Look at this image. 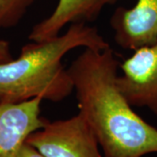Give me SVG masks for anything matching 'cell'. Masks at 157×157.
I'll return each instance as SVG.
<instances>
[{"instance_id":"obj_1","label":"cell","mask_w":157,"mask_h":157,"mask_svg":"<svg viewBox=\"0 0 157 157\" xmlns=\"http://www.w3.org/2000/svg\"><path fill=\"white\" fill-rule=\"evenodd\" d=\"M119 63L113 49L85 48L67 68L78 113L95 135L104 157L157 154V128L134 111L116 83Z\"/></svg>"},{"instance_id":"obj_2","label":"cell","mask_w":157,"mask_h":157,"mask_svg":"<svg viewBox=\"0 0 157 157\" xmlns=\"http://www.w3.org/2000/svg\"><path fill=\"white\" fill-rule=\"evenodd\" d=\"M110 45L98 29L74 23L63 34L26 44L16 59L0 64V102L18 103L41 97L59 102L73 92L64 57L78 47L104 50Z\"/></svg>"},{"instance_id":"obj_3","label":"cell","mask_w":157,"mask_h":157,"mask_svg":"<svg viewBox=\"0 0 157 157\" xmlns=\"http://www.w3.org/2000/svg\"><path fill=\"white\" fill-rule=\"evenodd\" d=\"M26 142L45 157H104L93 130L79 113L66 120H46Z\"/></svg>"},{"instance_id":"obj_4","label":"cell","mask_w":157,"mask_h":157,"mask_svg":"<svg viewBox=\"0 0 157 157\" xmlns=\"http://www.w3.org/2000/svg\"><path fill=\"white\" fill-rule=\"evenodd\" d=\"M116 83L132 107H147L157 117V42L133 51L119 66Z\"/></svg>"},{"instance_id":"obj_5","label":"cell","mask_w":157,"mask_h":157,"mask_svg":"<svg viewBox=\"0 0 157 157\" xmlns=\"http://www.w3.org/2000/svg\"><path fill=\"white\" fill-rule=\"evenodd\" d=\"M115 43L135 51L157 42V0H137L131 8L118 7L110 18Z\"/></svg>"},{"instance_id":"obj_6","label":"cell","mask_w":157,"mask_h":157,"mask_svg":"<svg viewBox=\"0 0 157 157\" xmlns=\"http://www.w3.org/2000/svg\"><path fill=\"white\" fill-rule=\"evenodd\" d=\"M41 97L18 103L0 102V157H17L29 135L45 125Z\"/></svg>"},{"instance_id":"obj_7","label":"cell","mask_w":157,"mask_h":157,"mask_svg":"<svg viewBox=\"0 0 157 157\" xmlns=\"http://www.w3.org/2000/svg\"><path fill=\"white\" fill-rule=\"evenodd\" d=\"M119 0H59L53 11L37 23L29 34L31 41H43L57 37L67 25L94 21L107 6Z\"/></svg>"},{"instance_id":"obj_8","label":"cell","mask_w":157,"mask_h":157,"mask_svg":"<svg viewBox=\"0 0 157 157\" xmlns=\"http://www.w3.org/2000/svg\"><path fill=\"white\" fill-rule=\"evenodd\" d=\"M38 0H0V30L12 28L21 22Z\"/></svg>"},{"instance_id":"obj_9","label":"cell","mask_w":157,"mask_h":157,"mask_svg":"<svg viewBox=\"0 0 157 157\" xmlns=\"http://www.w3.org/2000/svg\"><path fill=\"white\" fill-rule=\"evenodd\" d=\"M17 157H45L44 155H42L35 147L31 146L26 141L23 144L20 150L17 154Z\"/></svg>"},{"instance_id":"obj_10","label":"cell","mask_w":157,"mask_h":157,"mask_svg":"<svg viewBox=\"0 0 157 157\" xmlns=\"http://www.w3.org/2000/svg\"><path fill=\"white\" fill-rule=\"evenodd\" d=\"M12 59L13 57L11 55L9 42L0 39V64L10 61Z\"/></svg>"}]
</instances>
